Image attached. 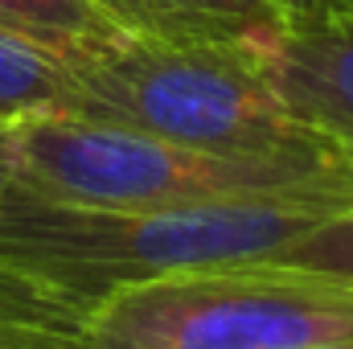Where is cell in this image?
Masks as SVG:
<instances>
[{
    "instance_id": "cell-5",
    "label": "cell",
    "mask_w": 353,
    "mask_h": 349,
    "mask_svg": "<svg viewBox=\"0 0 353 349\" xmlns=\"http://www.w3.org/2000/svg\"><path fill=\"white\" fill-rule=\"evenodd\" d=\"M255 62L296 119L353 152V0L283 12Z\"/></svg>"
},
{
    "instance_id": "cell-13",
    "label": "cell",
    "mask_w": 353,
    "mask_h": 349,
    "mask_svg": "<svg viewBox=\"0 0 353 349\" xmlns=\"http://www.w3.org/2000/svg\"><path fill=\"white\" fill-rule=\"evenodd\" d=\"M321 4H333V0H275L279 12H304V8H321Z\"/></svg>"
},
{
    "instance_id": "cell-14",
    "label": "cell",
    "mask_w": 353,
    "mask_h": 349,
    "mask_svg": "<svg viewBox=\"0 0 353 349\" xmlns=\"http://www.w3.org/2000/svg\"><path fill=\"white\" fill-rule=\"evenodd\" d=\"M308 349H353V337H341V341H325V346H308Z\"/></svg>"
},
{
    "instance_id": "cell-12",
    "label": "cell",
    "mask_w": 353,
    "mask_h": 349,
    "mask_svg": "<svg viewBox=\"0 0 353 349\" xmlns=\"http://www.w3.org/2000/svg\"><path fill=\"white\" fill-rule=\"evenodd\" d=\"M12 185V165H8V123H0V197Z\"/></svg>"
},
{
    "instance_id": "cell-6",
    "label": "cell",
    "mask_w": 353,
    "mask_h": 349,
    "mask_svg": "<svg viewBox=\"0 0 353 349\" xmlns=\"http://www.w3.org/2000/svg\"><path fill=\"white\" fill-rule=\"evenodd\" d=\"M128 37L255 50L279 25L275 0H94Z\"/></svg>"
},
{
    "instance_id": "cell-9",
    "label": "cell",
    "mask_w": 353,
    "mask_h": 349,
    "mask_svg": "<svg viewBox=\"0 0 353 349\" xmlns=\"http://www.w3.org/2000/svg\"><path fill=\"white\" fill-rule=\"evenodd\" d=\"M90 308L79 300L12 271L0 267V329H21V333H41V337H58L83 349L87 337Z\"/></svg>"
},
{
    "instance_id": "cell-2",
    "label": "cell",
    "mask_w": 353,
    "mask_h": 349,
    "mask_svg": "<svg viewBox=\"0 0 353 349\" xmlns=\"http://www.w3.org/2000/svg\"><path fill=\"white\" fill-rule=\"evenodd\" d=\"M12 189L99 210H181L222 201L353 206V157L243 161L185 148L70 111L29 115L8 128Z\"/></svg>"
},
{
    "instance_id": "cell-7",
    "label": "cell",
    "mask_w": 353,
    "mask_h": 349,
    "mask_svg": "<svg viewBox=\"0 0 353 349\" xmlns=\"http://www.w3.org/2000/svg\"><path fill=\"white\" fill-rule=\"evenodd\" d=\"M0 33L74 66L123 37L94 0H0Z\"/></svg>"
},
{
    "instance_id": "cell-11",
    "label": "cell",
    "mask_w": 353,
    "mask_h": 349,
    "mask_svg": "<svg viewBox=\"0 0 353 349\" xmlns=\"http://www.w3.org/2000/svg\"><path fill=\"white\" fill-rule=\"evenodd\" d=\"M0 349H79L58 337H41V333H21V329H0Z\"/></svg>"
},
{
    "instance_id": "cell-3",
    "label": "cell",
    "mask_w": 353,
    "mask_h": 349,
    "mask_svg": "<svg viewBox=\"0 0 353 349\" xmlns=\"http://www.w3.org/2000/svg\"><path fill=\"white\" fill-rule=\"evenodd\" d=\"M70 79V115L119 123L185 148L243 161L353 157L283 107L255 50L169 46L123 33L107 50L74 62Z\"/></svg>"
},
{
    "instance_id": "cell-10",
    "label": "cell",
    "mask_w": 353,
    "mask_h": 349,
    "mask_svg": "<svg viewBox=\"0 0 353 349\" xmlns=\"http://www.w3.org/2000/svg\"><path fill=\"white\" fill-rule=\"evenodd\" d=\"M267 263L296 267V271H308V275H321V279H337V283L353 288V206L321 218L304 235L288 239L283 247H275L267 255Z\"/></svg>"
},
{
    "instance_id": "cell-1",
    "label": "cell",
    "mask_w": 353,
    "mask_h": 349,
    "mask_svg": "<svg viewBox=\"0 0 353 349\" xmlns=\"http://www.w3.org/2000/svg\"><path fill=\"white\" fill-rule=\"evenodd\" d=\"M337 210L341 206L321 201L99 210L46 201L8 185L0 197V267H12L94 312L107 296L148 279L267 259L275 247Z\"/></svg>"
},
{
    "instance_id": "cell-4",
    "label": "cell",
    "mask_w": 353,
    "mask_h": 349,
    "mask_svg": "<svg viewBox=\"0 0 353 349\" xmlns=\"http://www.w3.org/2000/svg\"><path fill=\"white\" fill-rule=\"evenodd\" d=\"M341 337H353L350 283L255 259L107 296L83 349H308Z\"/></svg>"
},
{
    "instance_id": "cell-8",
    "label": "cell",
    "mask_w": 353,
    "mask_h": 349,
    "mask_svg": "<svg viewBox=\"0 0 353 349\" xmlns=\"http://www.w3.org/2000/svg\"><path fill=\"white\" fill-rule=\"evenodd\" d=\"M74 79L54 54L0 33V123H21L46 111H70Z\"/></svg>"
}]
</instances>
